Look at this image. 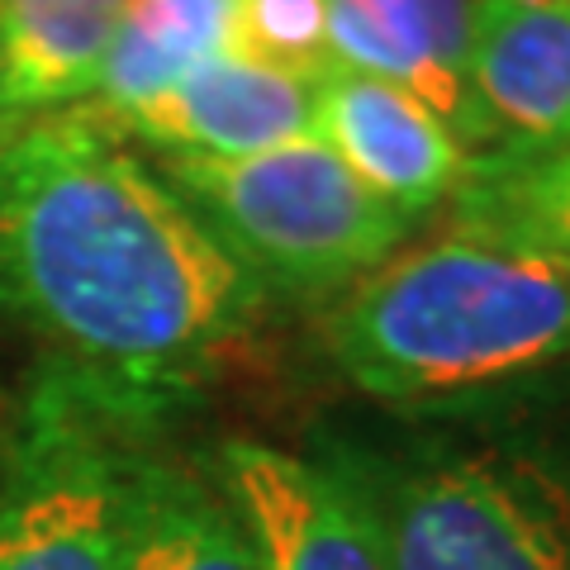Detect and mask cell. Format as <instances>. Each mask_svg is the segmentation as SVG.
<instances>
[{
  "label": "cell",
  "mask_w": 570,
  "mask_h": 570,
  "mask_svg": "<svg viewBox=\"0 0 570 570\" xmlns=\"http://www.w3.org/2000/svg\"><path fill=\"white\" fill-rule=\"evenodd\" d=\"M266 285L91 105L0 138V318L142 423L247 333Z\"/></svg>",
  "instance_id": "cell-1"
},
{
  "label": "cell",
  "mask_w": 570,
  "mask_h": 570,
  "mask_svg": "<svg viewBox=\"0 0 570 570\" xmlns=\"http://www.w3.org/2000/svg\"><path fill=\"white\" fill-rule=\"evenodd\" d=\"M337 371L376 400H456L570 362V266L448 228L366 272L324 318Z\"/></svg>",
  "instance_id": "cell-2"
},
{
  "label": "cell",
  "mask_w": 570,
  "mask_h": 570,
  "mask_svg": "<svg viewBox=\"0 0 570 570\" xmlns=\"http://www.w3.org/2000/svg\"><path fill=\"white\" fill-rule=\"evenodd\" d=\"M395 570H570V471L519 448L333 461Z\"/></svg>",
  "instance_id": "cell-3"
},
{
  "label": "cell",
  "mask_w": 570,
  "mask_h": 570,
  "mask_svg": "<svg viewBox=\"0 0 570 570\" xmlns=\"http://www.w3.org/2000/svg\"><path fill=\"white\" fill-rule=\"evenodd\" d=\"M163 176L262 285L337 291L400 253L414 219L309 138L253 157H167Z\"/></svg>",
  "instance_id": "cell-4"
},
{
  "label": "cell",
  "mask_w": 570,
  "mask_h": 570,
  "mask_svg": "<svg viewBox=\"0 0 570 570\" xmlns=\"http://www.w3.org/2000/svg\"><path fill=\"white\" fill-rule=\"evenodd\" d=\"M134 433L43 371L0 485V570H124L148 466Z\"/></svg>",
  "instance_id": "cell-5"
},
{
  "label": "cell",
  "mask_w": 570,
  "mask_h": 570,
  "mask_svg": "<svg viewBox=\"0 0 570 570\" xmlns=\"http://www.w3.org/2000/svg\"><path fill=\"white\" fill-rule=\"evenodd\" d=\"M214 485L262 570H395L362 494L337 466L262 442H228Z\"/></svg>",
  "instance_id": "cell-6"
},
{
  "label": "cell",
  "mask_w": 570,
  "mask_h": 570,
  "mask_svg": "<svg viewBox=\"0 0 570 570\" xmlns=\"http://www.w3.org/2000/svg\"><path fill=\"white\" fill-rule=\"evenodd\" d=\"M466 91L475 157H542L570 142V0H475Z\"/></svg>",
  "instance_id": "cell-7"
},
{
  "label": "cell",
  "mask_w": 570,
  "mask_h": 570,
  "mask_svg": "<svg viewBox=\"0 0 570 570\" xmlns=\"http://www.w3.org/2000/svg\"><path fill=\"white\" fill-rule=\"evenodd\" d=\"M314 138L390 209L419 214L448 205L471 171L461 138L404 86L371 71L333 67L318 77Z\"/></svg>",
  "instance_id": "cell-8"
},
{
  "label": "cell",
  "mask_w": 570,
  "mask_h": 570,
  "mask_svg": "<svg viewBox=\"0 0 570 570\" xmlns=\"http://www.w3.org/2000/svg\"><path fill=\"white\" fill-rule=\"evenodd\" d=\"M318 81L262 67L224 48L148 110L115 124L163 157H253L314 134Z\"/></svg>",
  "instance_id": "cell-9"
},
{
  "label": "cell",
  "mask_w": 570,
  "mask_h": 570,
  "mask_svg": "<svg viewBox=\"0 0 570 570\" xmlns=\"http://www.w3.org/2000/svg\"><path fill=\"white\" fill-rule=\"evenodd\" d=\"M475 0H328L333 67L371 71L414 91L428 110L475 148V110L466 91Z\"/></svg>",
  "instance_id": "cell-10"
},
{
  "label": "cell",
  "mask_w": 570,
  "mask_h": 570,
  "mask_svg": "<svg viewBox=\"0 0 570 570\" xmlns=\"http://www.w3.org/2000/svg\"><path fill=\"white\" fill-rule=\"evenodd\" d=\"M129 0H0V110L10 124L86 105Z\"/></svg>",
  "instance_id": "cell-11"
},
{
  "label": "cell",
  "mask_w": 570,
  "mask_h": 570,
  "mask_svg": "<svg viewBox=\"0 0 570 570\" xmlns=\"http://www.w3.org/2000/svg\"><path fill=\"white\" fill-rule=\"evenodd\" d=\"M228 20H234V0H129L100 86L86 105L110 124L148 110L195 67L228 48Z\"/></svg>",
  "instance_id": "cell-12"
},
{
  "label": "cell",
  "mask_w": 570,
  "mask_h": 570,
  "mask_svg": "<svg viewBox=\"0 0 570 570\" xmlns=\"http://www.w3.org/2000/svg\"><path fill=\"white\" fill-rule=\"evenodd\" d=\"M124 570H262V561L214 480L148 456Z\"/></svg>",
  "instance_id": "cell-13"
},
{
  "label": "cell",
  "mask_w": 570,
  "mask_h": 570,
  "mask_svg": "<svg viewBox=\"0 0 570 570\" xmlns=\"http://www.w3.org/2000/svg\"><path fill=\"white\" fill-rule=\"evenodd\" d=\"M452 228L570 266V142L542 157H471Z\"/></svg>",
  "instance_id": "cell-14"
},
{
  "label": "cell",
  "mask_w": 570,
  "mask_h": 570,
  "mask_svg": "<svg viewBox=\"0 0 570 570\" xmlns=\"http://www.w3.org/2000/svg\"><path fill=\"white\" fill-rule=\"evenodd\" d=\"M228 48L305 81L328 77V0H234Z\"/></svg>",
  "instance_id": "cell-15"
},
{
  "label": "cell",
  "mask_w": 570,
  "mask_h": 570,
  "mask_svg": "<svg viewBox=\"0 0 570 570\" xmlns=\"http://www.w3.org/2000/svg\"><path fill=\"white\" fill-rule=\"evenodd\" d=\"M10 129H14V124H10V119H6V110H0V138H6V134H10Z\"/></svg>",
  "instance_id": "cell-16"
}]
</instances>
